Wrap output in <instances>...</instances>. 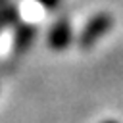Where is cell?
<instances>
[{
  "mask_svg": "<svg viewBox=\"0 0 123 123\" xmlns=\"http://www.w3.org/2000/svg\"><path fill=\"white\" fill-rule=\"evenodd\" d=\"M15 23H17V8L12 4L0 6V31L10 25H15Z\"/></svg>",
  "mask_w": 123,
  "mask_h": 123,
  "instance_id": "obj_4",
  "label": "cell"
},
{
  "mask_svg": "<svg viewBox=\"0 0 123 123\" xmlns=\"http://www.w3.org/2000/svg\"><path fill=\"white\" fill-rule=\"evenodd\" d=\"M4 4H8V0H0V6H4Z\"/></svg>",
  "mask_w": 123,
  "mask_h": 123,
  "instance_id": "obj_6",
  "label": "cell"
},
{
  "mask_svg": "<svg viewBox=\"0 0 123 123\" xmlns=\"http://www.w3.org/2000/svg\"><path fill=\"white\" fill-rule=\"evenodd\" d=\"M35 35H37V31H35L33 25H19L17 27L15 37H13V52H15V56H21L25 50H29Z\"/></svg>",
  "mask_w": 123,
  "mask_h": 123,
  "instance_id": "obj_3",
  "label": "cell"
},
{
  "mask_svg": "<svg viewBox=\"0 0 123 123\" xmlns=\"http://www.w3.org/2000/svg\"><path fill=\"white\" fill-rule=\"evenodd\" d=\"M71 40V27L67 19H60L58 23H54V27L50 29L48 35V42L54 50H63Z\"/></svg>",
  "mask_w": 123,
  "mask_h": 123,
  "instance_id": "obj_2",
  "label": "cell"
},
{
  "mask_svg": "<svg viewBox=\"0 0 123 123\" xmlns=\"http://www.w3.org/2000/svg\"><path fill=\"white\" fill-rule=\"evenodd\" d=\"M111 25H113V19H111L110 13H98V15H94L85 25V29H83V33L79 37V44L83 48H90L98 38H102L111 29Z\"/></svg>",
  "mask_w": 123,
  "mask_h": 123,
  "instance_id": "obj_1",
  "label": "cell"
},
{
  "mask_svg": "<svg viewBox=\"0 0 123 123\" xmlns=\"http://www.w3.org/2000/svg\"><path fill=\"white\" fill-rule=\"evenodd\" d=\"M38 4H42L44 8H48V10H54V8H58L60 4H62V0H37Z\"/></svg>",
  "mask_w": 123,
  "mask_h": 123,
  "instance_id": "obj_5",
  "label": "cell"
},
{
  "mask_svg": "<svg viewBox=\"0 0 123 123\" xmlns=\"http://www.w3.org/2000/svg\"><path fill=\"white\" fill-rule=\"evenodd\" d=\"M106 123H115V121H106Z\"/></svg>",
  "mask_w": 123,
  "mask_h": 123,
  "instance_id": "obj_7",
  "label": "cell"
}]
</instances>
